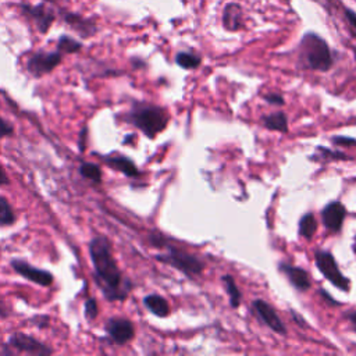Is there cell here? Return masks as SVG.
<instances>
[{"label":"cell","instance_id":"10","mask_svg":"<svg viewBox=\"0 0 356 356\" xmlns=\"http://www.w3.org/2000/svg\"><path fill=\"white\" fill-rule=\"evenodd\" d=\"M11 267L14 268L15 273L22 275L31 282H35L40 286H49L53 284V274L47 270L38 268L29 263H26L22 259H13L11 260Z\"/></svg>","mask_w":356,"mask_h":356},{"label":"cell","instance_id":"6","mask_svg":"<svg viewBox=\"0 0 356 356\" xmlns=\"http://www.w3.org/2000/svg\"><path fill=\"white\" fill-rule=\"evenodd\" d=\"M314 261L318 268V271L324 275L327 281H330L332 285L337 288L342 289L343 292H348L350 288L349 280L341 273L338 268V264L332 256L331 252L328 250H317L314 253Z\"/></svg>","mask_w":356,"mask_h":356},{"label":"cell","instance_id":"18","mask_svg":"<svg viewBox=\"0 0 356 356\" xmlns=\"http://www.w3.org/2000/svg\"><path fill=\"white\" fill-rule=\"evenodd\" d=\"M261 122L267 129L278 131V132H282V134L288 132V118H286L284 111H277V113L264 115L261 118Z\"/></svg>","mask_w":356,"mask_h":356},{"label":"cell","instance_id":"33","mask_svg":"<svg viewBox=\"0 0 356 356\" xmlns=\"http://www.w3.org/2000/svg\"><path fill=\"white\" fill-rule=\"evenodd\" d=\"M8 184H10V179H8V177H7V174H6L4 168H3V165L0 164V185H8Z\"/></svg>","mask_w":356,"mask_h":356},{"label":"cell","instance_id":"31","mask_svg":"<svg viewBox=\"0 0 356 356\" xmlns=\"http://www.w3.org/2000/svg\"><path fill=\"white\" fill-rule=\"evenodd\" d=\"M320 295L325 299V302H327L328 305H331V306H338V305H339V303H338L330 293H327L324 289H320Z\"/></svg>","mask_w":356,"mask_h":356},{"label":"cell","instance_id":"36","mask_svg":"<svg viewBox=\"0 0 356 356\" xmlns=\"http://www.w3.org/2000/svg\"><path fill=\"white\" fill-rule=\"evenodd\" d=\"M85 136H86V128H83V129L81 131V134H79V138H81V139H79V143H78V145H79V149H81V150H83V146H85Z\"/></svg>","mask_w":356,"mask_h":356},{"label":"cell","instance_id":"19","mask_svg":"<svg viewBox=\"0 0 356 356\" xmlns=\"http://www.w3.org/2000/svg\"><path fill=\"white\" fill-rule=\"evenodd\" d=\"M82 49V42L78 39L70 36V35H61L57 40V50L63 54H74L78 53Z\"/></svg>","mask_w":356,"mask_h":356},{"label":"cell","instance_id":"27","mask_svg":"<svg viewBox=\"0 0 356 356\" xmlns=\"http://www.w3.org/2000/svg\"><path fill=\"white\" fill-rule=\"evenodd\" d=\"M331 140L337 146H356V139L349 136H334Z\"/></svg>","mask_w":356,"mask_h":356},{"label":"cell","instance_id":"4","mask_svg":"<svg viewBox=\"0 0 356 356\" xmlns=\"http://www.w3.org/2000/svg\"><path fill=\"white\" fill-rule=\"evenodd\" d=\"M163 248H165L167 252L163 254H157V260L172 266L174 268L179 270L189 278H195L203 273L204 263L197 256L191 254L186 250L175 248L168 243H165Z\"/></svg>","mask_w":356,"mask_h":356},{"label":"cell","instance_id":"32","mask_svg":"<svg viewBox=\"0 0 356 356\" xmlns=\"http://www.w3.org/2000/svg\"><path fill=\"white\" fill-rule=\"evenodd\" d=\"M348 320H349V323H350L352 330L356 332V310L348 313Z\"/></svg>","mask_w":356,"mask_h":356},{"label":"cell","instance_id":"30","mask_svg":"<svg viewBox=\"0 0 356 356\" xmlns=\"http://www.w3.org/2000/svg\"><path fill=\"white\" fill-rule=\"evenodd\" d=\"M345 17H346L348 22L356 29V13L349 10V8H345Z\"/></svg>","mask_w":356,"mask_h":356},{"label":"cell","instance_id":"3","mask_svg":"<svg viewBox=\"0 0 356 356\" xmlns=\"http://www.w3.org/2000/svg\"><path fill=\"white\" fill-rule=\"evenodd\" d=\"M128 120L147 138H154L167 127L168 115L165 110L159 106L139 103L129 111Z\"/></svg>","mask_w":356,"mask_h":356},{"label":"cell","instance_id":"8","mask_svg":"<svg viewBox=\"0 0 356 356\" xmlns=\"http://www.w3.org/2000/svg\"><path fill=\"white\" fill-rule=\"evenodd\" d=\"M61 60H63V53L58 50L36 51L28 58L26 70L32 76L40 78L51 72L61 63Z\"/></svg>","mask_w":356,"mask_h":356},{"label":"cell","instance_id":"9","mask_svg":"<svg viewBox=\"0 0 356 356\" xmlns=\"http://www.w3.org/2000/svg\"><path fill=\"white\" fill-rule=\"evenodd\" d=\"M8 346L24 352V353H29V355H38V356H44V355H50L53 353V350L43 342L38 341L36 338L24 334V332H15L13 335H10L8 338Z\"/></svg>","mask_w":356,"mask_h":356},{"label":"cell","instance_id":"34","mask_svg":"<svg viewBox=\"0 0 356 356\" xmlns=\"http://www.w3.org/2000/svg\"><path fill=\"white\" fill-rule=\"evenodd\" d=\"M42 1H46V3L51 4V6H53V7H56V8H57V11H58V8L64 7V6H63V3H64L65 0H42Z\"/></svg>","mask_w":356,"mask_h":356},{"label":"cell","instance_id":"28","mask_svg":"<svg viewBox=\"0 0 356 356\" xmlns=\"http://www.w3.org/2000/svg\"><path fill=\"white\" fill-rule=\"evenodd\" d=\"M264 100L267 103H270V104H274V106H282L284 102H285L284 97L281 95H278V93H268V95L264 96Z\"/></svg>","mask_w":356,"mask_h":356},{"label":"cell","instance_id":"24","mask_svg":"<svg viewBox=\"0 0 356 356\" xmlns=\"http://www.w3.org/2000/svg\"><path fill=\"white\" fill-rule=\"evenodd\" d=\"M79 174L86 178L90 179L96 184H99L102 181V170L97 164L95 163H82L79 167Z\"/></svg>","mask_w":356,"mask_h":356},{"label":"cell","instance_id":"35","mask_svg":"<svg viewBox=\"0 0 356 356\" xmlns=\"http://www.w3.org/2000/svg\"><path fill=\"white\" fill-rule=\"evenodd\" d=\"M8 314H10L8 307L6 306V303H4L3 300H0V316H1V317H7Z\"/></svg>","mask_w":356,"mask_h":356},{"label":"cell","instance_id":"29","mask_svg":"<svg viewBox=\"0 0 356 356\" xmlns=\"http://www.w3.org/2000/svg\"><path fill=\"white\" fill-rule=\"evenodd\" d=\"M11 134H13V127L4 118L0 117V138L8 136Z\"/></svg>","mask_w":356,"mask_h":356},{"label":"cell","instance_id":"17","mask_svg":"<svg viewBox=\"0 0 356 356\" xmlns=\"http://www.w3.org/2000/svg\"><path fill=\"white\" fill-rule=\"evenodd\" d=\"M143 305L146 306V309L149 312H152L157 317H165V316L170 314V305H168V302L163 296H160L157 293H150V295L145 296Z\"/></svg>","mask_w":356,"mask_h":356},{"label":"cell","instance_id":"23","mask_svg":"<svg viewBox=\"0 0 356 356\" xmlns=\"http://www.w3.org/2000/svg\"><path fill=\"white\" fill-rule=\"evenodd\" d=\"M15 222V213L8 200L0 195V225H13Z\"/></svg>","mask_w":356,"mask_h":356},{"label":"cell","instance_id":"14","mask_svg":"<svg viewBox=\"0 0 356 356\" xmlns=\"http://www.w3.org/2000/svg\"><path fill=\"white\" fill-rule=\"evenodd\" d=\"M278 268L282 274H285L289 280V282L299 291H307L312 285L310 282V275L306 270L298 267V266H292L289 263L281 261L278 264Z\"/></svg>","mask_w":356,"mask_h":356},{"label":"cell","instance_id":"7","mask_svg":"<svg viewBox=\"0 0 356 356\" xmlns=\"http://www.w3.org/2000/svg\"><path fill=\"white\" fill-rule=\"evenodd\" d=\"M58 17L63 19V22L71 28L74 32H76L82 39L92 38L97 33V24L93 18L85 17L76 11H71L65 7L58 8Z\"/></svg>","mask_w":356,"mask_h":356},{"label":"cell","instance_id":"21","mask_svg":"<svg viewBox=\"0 0 356 356\" xmlns=\"http://www.w3.org/2000/svg\"><path fill=\"white\" fill-rule=\"evenodd\" d=\"M316 229H317V221L314 216L312 213L305 214L299 221V234L306 239H312Z\"/></svg>","mask_w":356,"mask_h":356},{"label":"cell","instance_id":"25","mask_svg":"<svg viewBox=\"0 0 356 356\" xmlns=\"http://www.w3.org/2000/svg\"><path fill=\"white\" fill-rule=\"evenodd\" d=\"M317 152L320 153V154H317V159H325V160H348V159H349V157H348L345 153H342V152L331 150V149L323 147V146H320V147L317 149Z\"/></svg>","mask_w":356,"mask_h":356},{"label":"cell","instance_id":"20","mask_svg":"<svg viewBox=\"0 0 356 356\" xmlns=\"http://www.w3.org/2000/svg\"><path fill=\"white\" fill-rule=\"evenodd\" d=\"M222 282H224L225 291H227V293L229 296V305L234 309H236L241 305V298H242L241 291L238 289V286H236V284H235V281H234V278L231 275H227V274L222 275Z\"/></svg>","mask_w":356,"mask_h":356},{"label":"cell","instance_id":"13","mask_svg":"<svg viewBox=\"0 0 356 356\" xmlns=\"http://www.w3.org/2000/svg\"><path fill=\"white\" fill-rule=\"evenodd\" d=\"M108 337L118 345H124L134 338L135 330L132 323L128 318L122 317H113L107 321L106 325Z\"/></svg>","mask_w":356,"mask_h":356},{"label":"cell","instance_id":"26","mask_svg":"<svg viewBox=\"0 0 356 356\" xmlns=\"http://www.w3.org/2000/svg\"><path fill=\"white\" fill-rule=\"evenodd\" d=\"M97 312H99V309H97L96 300L93 298L86 299V302H85V316H86V318H89V320L96 318Z\"/></svg>","mask_w":356,"mask_h":356},{"label":"cell","instance_id":"12","mask_svg":"<svg viewBox=\"0 0 356 356\" xmlns=\"http://www.w3.org/2000/svg\"><path fill=\"white\" fill-rule=\"evenodd\" d=\"M345 217H346V209L338 200H334V202L328 203L321 211L323 224L332 234H337L342 229Z\"/></svg>","mask_w":356,"mask_h":356},{"label":"cell","instance_id":"5","mask_svg":"<svg viewBox=\"0 0 356 356\" xmlns=\"http://www.w3.org/2000/svg\"><path fill=\"white\" fill-rule=\"evenodd\" d=\"M17 7L19 8L21 14L31 19L35 25V28L40 32V33H47L50 26L53 25V22L57 18V8L53 7L51 4L42 1L39 4H31L26 1H19L17 4Z\"/></svg>","mask_w":356,"mask_h":356},{"label":"cell","instance_id":"16","mask_svg":"<svg viewBox=\"0 0 356 356\" xmlns=\"http://www.w3.org/2000/svg\"><path fill=\"white\" fill-rule=\"evenodd\" d=\"M222 25L227 31H238L242 26V8L236 3H229L222 11Z\"/></svg>","mask_w":356,"mask_h":356},{"label":"cell","instance_id":"22","mask_svg":"<svg viewBox=\"0 0 356 356\" xmlns=\"http://www.w3.org/2000/svg\"><path fill=\"white\" fill-rule=\"evenodd\" d=\"M200 57L197 54L193 53H188V51H179L175 56V63L185 70H193L196 67L200 65Z\"/></svg>","mask_w":356,"mask_h":356},{"label":"cell","instance_id":"15","mask_svg":"<svg viewBox=\"0 0 356 356\" xmlns=\"http://www.w3.org/2000/svg\"><path fill=\"white\" fill-rule=\"evenodd\" d=\"M103 160H104V163H106L108 167H111V168H114V170L122 172L124 175H127V177H129V178H136V177H139V170L136 168L135 163H134L131 159H128L127 156H124V154L103 156Z\"/></svg>","mask_w":356,"mask_h":356},{"label":"cell","instance_id":"37","mask_svg":"<svg viewBox=\"0 0 356 356\" xmlns=\"http://www.w3.org/2000/svg\"><path fill=\"white\" fill-rule=\"evenodd\" d=\"M353 252L356 253V236H355V241H353Z\"/></svg>","mask_w":356,"mask_h":356},{"label":"cell","instance_id":"2","mask_svg":"<svg viewBox=\"0 0 356 356\" xmlns=\"http://www.w3.org/2000/svg\"><path fill=\"white\" fill-rule=\"evenodd\" d=\"M299 61L305 68L317 71H328L334 63L327 42L313 32L306 33L299 43Z\"/></svg>","mask_w":356,"mask_h":356},{"label":"cell","instance_id":"1","mask_svg":"<svg viewBox=\"0 0 356 356\" xmlns=\"http://www.w3.org/2000/svg\"><path fill=\"white\" fill-rule=\"evenodd\" d=\"M89 254L95 268V280L108 300H124L131 291L127 280L111 253V245L106 236H95L89 242Z\"/></svg>","mask_w":356,"mask_h":356},{"label":"cell","instance_id":"11","mask_svg":"<svg viewBox=\"0 0 356 356\" xmlns=\"http://www.w3.org/2000/svg\"><path fill=\"white\" fill-rule=\"evenodd\" d=\"M252 309L254 312V314L274 332L280 334V335H285L286 334V328L282 323V320L280 318V316L277 314L275 309L268 305L267 302H264L263 299H256L252 303Z\"/></svg>","mask_w":356,"mask_h":356}]
</instances>
